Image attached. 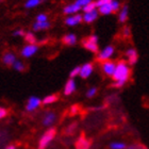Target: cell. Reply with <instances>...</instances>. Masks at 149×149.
Instances as JSON below:
<instances>
[{"instance_id":"9a60e30c","label":"cell","mask_w":149,"mask_h":149,"mask_svg":"<svg viewBox=\"0 0 149 149\" xmlns=\"http://www.w3.org/2000/svg\"><path fill=\"white\" fill-rule=\"evenodd\" d=\"M77 90V84H76V81L74 79H70L69 78L68 80L66 81L65 85H64V90H63V93L65 96H70L72 94H74Z\"/></svg>"},{"instance_id":"cb8c5ba5","label":"cell","mask_w":149,"mask_h":149,"mask_svg":"<svg viewBox=\"0 0 149 149\" xmlns=\"http://www.w3.org/2000/svg\"><path fill=\"white\" fill-rule=\"evenodd\" d=\"M78 128V124L74 121V123H72V124H69L67 127L65 128V130H64V133L67 134V135H72V134H74V132H76V130H77Z\"/></svg>"},{"instance_id":"f35d334b","label":"cell","mask_w":149,"mask_h":149,"mask_svg":"<svg viewBox=\"0 0 149 149\" xmlns=\"http://www.w3.org/2000/svg\"><path fill=\"white\" fill-rule=\"evenodd\" d=\"M143 149H148V148H147L146 146H144V147H143Z\"/></svg>"},{"instance_id":"52a82bcc","label":"cell","mask_w":149,"mask_h":149,"mask_svg":"<svg viewBox=\"0 0 149 149\" xmlns=\"http://www.w3.org/2000/svg\"><path fill=\"white\" fill-rule=\"evenodd\" d=\"M38 51V46L37 45H29V44H26L25 46L20 49V56L25 59H29V58H32L35 53Z\"/></svg>"},{"instance_id":"9c48e42d","label":"cell","mask_w":149,"mask_h":149,"mask_svg":"<svg viewBox=\"0 0 149 149\" xmlns=\"http://www.w3.org/2000/svg\"><path fill=\"white\" fill-rule=\"evenodd\" d=\"M80 11H82V6H81L77 1H74V2H72V3H69V4H66V6L63 8V13L67 16L79 14Z\"/></svg>"},{"instance_id":"7c38bea8","label":"cell","mask_w":149,"mask_h":149,"mask_svg":"<svg viewBox=\"0 0 149 149\" xmlns=\"http://www.w3.org/2000/svg\"><path fill=\"white\" fill-rule=\"evenodd\" d=\"M94 72V65L93 63H84L83 65H81V72H80V78L81 79H87L92 76Z\"/></svg>"},{"instance_id":"d590c367","label":"cell","mask_w":149,"mask_h":149,"mask_svg":"<svg viewBox=\"0 0 149 149\" xmlns=\"http://www.w3.org/2000/svg\"><path fill=\"white\" fill-rule=\"evenodd\" d=\"M77 2L80 4L82 8H84L85 6H87L88 3H91L92 2V0H77Z\"/></svg>"},{"instance_id":"74e56055","label":"cell","mask_w":149,"mask_h":149,"mask_svg":"<svg viewBox=\"0 0 149 149\" xmlns=\"http://www.w3.org/2000/svg\"><path fill=\"white\" fill-rule=\"evenodd\" d=\"M3 149H17V148H16L15 145H12V144H10V145H6V146L4 147Z\"/></svg>"},{"instance_id":"6da1fadb","label":"cell","mask_w":149,"mask_h":149,"mask_svg":"<svg viewBox=\"0 0 149 149\" xmlns=\"http://www.w3.org/2000/svg\"><path fill=\"white\" fill-rule=\"evenodd\" d=\"M116 63H117L116 69H115V72L112 77V79H113L112 86L115 88H121L125 86V84L127 83L129 78H130L131 68L128 62L125 60H119Z\"/></svg>"},{"instance_id":"4dcf8cb0","label":"cell","mask_w":149,"mask_h":149,"mask_svg":"<svg viewBox=\"0 0 149 149\" xmlns=\"http://www.w3.org/2000/svg\"><path fill=\"white\" fill-rule=\"evenodd\" d=\"M97 87H91V88H88V90L86 91V93H85V96H86V98H93V97H95V95L97 94Z\"/></svg>"},{"instance_id":"30bf717a","label":"cell","mask_w":149,"mask_h":149,"mask_svg":"<svg viewBox=\"0 0 149 149\" xmlns=\"http://www.w3.org/2000/svg\"><path fill=\"white\" fill-rule=\"evenodd\" d=\"M125 56H126L128 64L130 66L135 65L137 63V61H139V53H137L136 49H134L132 47L128 48V49L125 51Z\"/></svg>"},{"instance_id":"d6986e66","label":"cell","mask_w":149,"mask_h":149,"mask_svg":"<svg viewBox=\"0 0 149 149\" xmlns=\"http://www.w3.org/2000/svg\"><path fill=\"white\" fill-rule=\"evenodd\" d=\"M62 42H63V44H65L67 46H74V45L77 44L78 37H77V35L74 34V33H67V34H65L63 36Z\"/></svg>"},{"instance_id":"44dd1931","label":"cell","mask_w":149,"mask_h":149,"mask_svg":"<svg viewBox=\"0 0 149 149\" xmlns=\"http://www.w3.org/2000/svg\"><path fill=\"white\" fill-rule=\"evenodd\" d=\"M59 97L58 95H54V94H51V95H47L46 97H44L42 99V102H43L44 106H49V104H52L56 101H58Z\"/></svg>"},{"instance_id":"1f68e13d","label":"cell","mask_w":149,"mask_h":149,"mask_svg":"<svg viewBox=\"0 0 149 149\" xmlns=\"http://www.w3.org/2000/svg\"><path fill=\"white\" fill-rule=\"evenodd\" d=\"M26 33H27V32H25L22 29H16V30H14V31L12 32V35L14 37H25Z\"/></svg>"},{"instance_id":"ba28073f","label":"cell","mask_w":149,"mask_h":149,"mask_svg":"<svg viewBox=\"0 0 149 149\" xmlns=\"http://www.w3.org/2000/svg\"><path fill=\"white\" fill-rule=\"evenodd\" d=\"M116 64L117 63L114 62V61H111V60L101 63V72H103V74L112 78L115 72V69H116Z\"/></svg>"},{"instance_id":"e0dca14e","label":"cell","mask_w":149,"mask_h":149,"mask_svg":"<svg viewBox=\"0 0 149 149\" xmlns=\"http://www.w3.org/2000/svg\"><path fill=\"white\" fill-rule=\"evenodd\" d=\"M129 17V6L128 4H124L121 6L120 11L118 12V22L120 24H125Z\"/></svg>"},{"instance_id":"8fae6325","label":"cell","mask_w":149,"mask_h":149,"mask_svg":"<svg viewBox=\"0 0 149 149\" xmlns=\"http://www.w3.org/2000/svg\"><path fill=\"white\" fill-rule=\"evenodd\" d=\"M56 120V114L53 111H47L45 114H44L43 118H42V124H43L44 127H48L51 128L54 123Z\"/></svg>"},{"instance_id":"f1b7e54d","label":"cell","mask_w":149,"mask_h":149,"mask_svg":"<svg viewBox=\"0 0 149 149\" xmlns=\"http://www.w3.org/2000/svg\"><path fill=\"white\" fill-rule=\"evenodd\" d=\"M131 34H132V32H131V28L129 27V26H125V27H123V29H121V35H123V37H125V38H129V37L131 36Z\"/></svg>"},{"instance_id":"8992f818","label":"cell","mask_w":149,"mask_h":149,"mask_svg":"<svg viewBox=\"0 0 149 149\" xmlns=\"http://www.w3.org/2000/svg\"><path fill=\"white\" fill-rule=\"evenodd\" d=\"M42 104H43L42 99L38 98L37 96L29 97V99L27 100V103H26V111L29 112V113H32V112L36 111Z\"/></svg>"},{"instance_id":"f546056e","label":"cell","mask_w":149,"mask_h":149,"mask_svg":"<svg viewBox=\"0 0 149 149\" xmlns=\"http://www.w3.org/2000/svg\"><path fill=\"white\" fill-rule=\"evenodd\" d=\"M35 22H49V20H48V15H47V14H45V13H40V14H37V15H36Z\"/></svg>"},{"instance_id":"5b68a950","label":"cell","mask_w":149,"mask_h":149,"mask_svg":"<svg viewBox=\"0 0 149 149\" xmlns=\"http://www.w3.org/2000/svg\"><path fill=\"white\" fill-rule=\"evenodd\" d=\"M96 6L98 9V12L101 15H110L113 11V6H112V0H98L96 1Z\"/></svg>"},{"instance_id":"ffe728a7","label":"cell","mask_w":149,"mask_h":149,"mask_svg":"<svg viewBox=\"0 0 149 149\" xmlns=\"http://www.w3.org/2000/svg\"><path fill=\"white\" fill-rule=\"evenodd\" d=\"M51 27V24L49 22H34L32 24V30L34 32L37 31H45V30H48V29Z\"/></svg>"},{"instance_id":"3957f363","label":"cell","mask_w":149,"mask_h":149,"mask_svg":"<svg viewBox=\"0 0 149 149\" xmlns=\"http://www.w3.org/2000/svg\"><path fill=\"white\" fill-rule=\"evenodd\" d=\"M82 46L86 50L91 51L93 53H98V36L95 34H92L90 36H87L86 38L82 40Z\"/></svg>"},{"instance_id":"8d00e7d4","label":"cell","mask_w":149,"mask_h":149,"mask_svg":"<svg viewBox=\"0 0 149 149\" xmlns=\"http://www.w3.org/2000/svg\"><path fill=\"white\" fill-rule=\"evenodd\" d=\"M106 104H102V106H99V107H95V108H92V111H101V110H103L104 108H106Z\"/></svg>"},{"instance_id":"2e32d148","label":"cell","mask_w":149,"mask_h":149,"mask_svg":"<svg viewBox=\"0 0 149 149\" xmlns=\"http://www.w3.org/2000/svg\"><path fill=\"white\" fill-rule=\"evenodd\" d=\"M82 16H83V22H85V24H92V22H94L98 18L99 12H98V10H95L93 12L83 13Z\"/></svg>"},{"instance_id":"7a4b0ae2","label":"cell","mask_w":149,"mask_h":149,"mask_svg":"<svg viewBox=\"0 0 149 149\" xmlns=\"http://www.w3.org/2000/svg\"><path fill=\"white\" fill-rule=\"evenodd\" d=\"M56 135V128H48L42 135H40L38 143H37V149H46L49 146L51 142L54 140V137Z\"/></svg>"},{"instance_id":"484cf974","label":"cell","mask_w":149,"mask_h":149,"mask_svg":"<svg viewBox=\"0 0 149 149\" xmlns=\"http://www.w3.org/2000/svg\"><path fill=\"white\" fill-rule=\"evenodd\" d=\"M13 69L14 70H16V72H25L26 69V65L25 63L22 62V61H20V60H17L15 62V64L13 65Z\"/></svg>"},{"instance_id":"e575fe53","label":"cell","mask_w":149,"mask_h":149,"mask_svg":"<svg viewBox=\"0 0 149 149\" xmlns=\"http://www.w3.org/2000/svg\"><path fill=\"white\" fill-rule=\"evenodd\" d=\"M6 115H8V110H6V108H3V107H1V108H0V119L6 118Z\"/></svg>"},{"instance_id":"d4e9b609","label":"cell","mask_w":149,"mask_h":149,"mask_svg":"<svg viewBox=\"0 0 149 149\" xmlns=\"http://www.w3.org/2000/svg\"><path fill=\"white\" fill-rule=\"evenodd\" d=\"M109 147L110 149H128L127 144L124 142H112Z\"/></svg>"},{"instance_id":"4fadbf2b","label":"cell","mask_w":149,"mask_h":149,"mask_svg":"<svg viewBox=\"0 0 149 149\" xmlns=\"http://www.w3.org/2000/svg\"><path fill=\"white\" fill-rule=\"evenodd\" d=\"M17 61L16 59L15 53L13 51H6L3 53L2 56V63L8 67H13V65L15 64V62Z\"/></svg>"},{"instance_id":"836d02e7","label":"cell","mask_w":149,"mask_h":149,"mask_svg":"<svg viewBox=\"0 0 149 149\" xmlns=\"http://www.w3.org/2000/svg\"><path fill=\"white\" fill-rule=\"evenodd\" d=\"M144 145L140 143H132L131 145L128 146V149H143Z\"/></svg>"},{"instance_id":"277c9868","label":"cell","mask_w":149,"mask_h":149,"mask_svg":"<svg viewBox=\"0 0 149 149\" xmlns=\"http://www.w3.org/2000/svg\"><path fill=\"white\" fill-rule=\"evenodd\" d=\"M115 52V47L113 45H108L103 48L102 50H100L99 52L97 53L96 59L97 61H99L100 63H103L106 61H110L111 58L113 56Z\"/></svg>"},{"instance_id":"603a6c76","label":"cell","mask_w":149,"mask_h":149,"mask_svg":"<svg viewBox=\"0 0 149 149\" xmlns=\"http://www.w3.org/2000/svg\"><path fill=\"white\" fill-rule=\"evenodd\" d=\"M42 2H43L42 0H27L24 6H25L26 9H34V8L40 6Z\"/></svg>"},{"instance_id":"7402d4cb","label":"cell","mask_w":149,"mask_h":149,"mask_svg":"<svg viewBox=\"0 0 149 149\" xmlns=\"http://www.w3.org/2000/svg\"><path fill=\"white\" fill-rule=\"evenodd\" d=\"M25 42L29 45H36V42H37V38L35 36L34 32L33 31H28L26 33L25 35Z\"/></svg>"},{"instance_id":"ac0fdd59","label":"cell","mask_w":149,"mask_h":149,"mask_svg":"<svg viewBox=\"0 0 149 149\" xmlns=\"http://www.w3.org/2000/svg\"><path fill=\"white\" fill-rule=\"evenodd\" d=\"M91 141L85 136H80L76 142V149H91Z\"/></svg>"},{"instance_id":"d6a6232c","label":"cell","mask_w":149,"mask_h":149,"mask_svg":"<svg viewBox=\"0 0 149 149\" xmlns=\"http://www.w3.org/2000/svg\"><path fill=\"white\" fill-rule=\"evenodd\" d=\"M69 112H70V115H77L79 112H80V107L78 106V104H74V106H72V108H70V110H69Z\"/></svg>"},{"instance_id":"4316f807","label":"cell","mask_w":149,"mask_h":149,"mask_svg":"<svg viewBox=\"0 0 149 149\" xmlns=\"http://www.w3.org/2000/svg\"><path fill=\"white\" fill-rule=\"evenodd\" d=\"M95 10H98L97 9V6H96V1H92V2L88 3L87 6L82 8V12L88 13V12H93V11H95Z\"/></svg>"},{"instance_id":"83f0119b","label":"cell","mask_w":149,"mask_h":149,"mask_svg":"<svg viewBox=\"0 0 149 149\" xmlns=\"http://www.w3.org/2000/svg\"><path fill=\"white\" fill-rule=\"evenodd\" d=\"M80 72H81V66H74V68L72 69V72H69V78L70 79H74L76 77L80 76Z\"/></svg>"},{"instance_id":"5bb4252c","label":"cell","mask_w":149,"mask_h":149,"mask_svg":"<svg viewBox=\"0 0 149 149\" xmlns=\"http://www.w3.org/2000/svg\"><path fill=\"white\" fill-rule=\"evenodd\" d=\"M82 22H83V16L81 14H74V15L67 16L65 20H64L65 25L68 26V27H74V26L81 24Z\"/></svg>"}]
</instances>
